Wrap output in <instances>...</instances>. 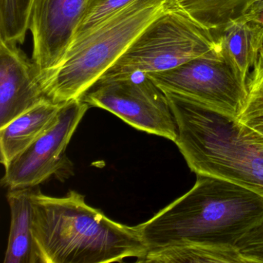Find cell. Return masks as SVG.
Listing matches in <instances>:
<instances>
[{
  "mask_svg": "<svg viewBox=\"0 0 263 263\" xmlns=\"http://www.w3.org/2000/svg\"><path fill=\"white\" fill-rule=\"evenodd\" d=\"M262 224V196L231 181L198 174L187 193L135 227L149 251L184 243L238 249Z\"/></svg>",
  "mask_w": 263,
  "mask_h": 263,
  "instance_id": "obj_1",
  "label": "cell"
},
{
  "mask_svg": "<svg viewBox=\"0 0 263 263\" xmlns=\"http://www.w3.org/2000/svg\"><path fill=\"white\" fill-rule=\"evenodd\" d=\"M32 204L41 263L121 262L147 253L135 226L110 219L75 191L58 198L33 189Z\"/></svg>",
  "mask_w": 263,
  "mask_h": 263,
  "instance_id": "obj_2",
  "label": "cell"
},
{
  "mask_svg": "<svg viewBox=\"0 0 263 263\" xmlns=\"http://www.w3.org/2000/svg\"><path fill=\"white\" fill-rule=\"evenodd\" d=\"M175 116V141L196 175H210L263 197V143L239 120L164 92Z\"/></svg>",
  "mask_w": 263,
  "mask_h": 263,
  "instance_id": "obj_3",
  "label": "cell"
},
{
  "mask_svg": "<svg viewBox=\"0 0 263 263\" xmlns=\"http://www.w3.org/2000/svg\"><path fill=\"white\" fill-rule=\"evenodd\" d=\"M178 0H135L70 44L61 62L43 78L53 102L83 95L122 56L143 30Z\"/></svg>",
  "mask_w": 263,
  "mask_h": 263,
  "instance_id": "obj_4",
  "label": "cell"
},
{
  "mask_svg": "<svg viewBox=\"0 0 263 263\" xmlns=\"http://www.w3.org/2000/svg\"><path fill=\"white\" fill-rule=\"evenodd\" d=\"M216 48L212 30L178 3L155 18L104 75L166 71Z\"/></svg>",
  "mask_w": 263,
  "mask_h": 263,
  "instance_id": "obj_5",
  "label": "cell"
},
{
  "mask_svg": "<svg viewBox=\"0 0 263 263\" xmlns=\"http://www.w3.org/2000/svg\"><path fill=\"white\" fill-rule=\"evenodd\" d=\"M138 130L175 142L178 127L168 99L148 73L104 75L81 98Z\"/></svg>",
  "mask_w": 263,
  "mask_h": 263,
  "instance_id": "obj_6",
  "label": "cell"
},
{
  "mask_svg": "<svg viewBox=\"0 0 263 263\" xmlns=\"http://www.w3.org/2000/svg\"><path fill=\"white\" fill-rule=\"evenodd\" d=\"M148 74L163 91L208 106L237 119L249 99L247 84L234 73L218 47L172 70Z\"/></svg>",
  "mask_w": 263,
  "mask_h": 263,
  "instance_id": "obj_7",
  "label": "cell"
},
{
  "mask_svg": "<svg viewBox=\"0 0 263 263\" xmlns=\"http://www.w3.org/2000/svg\"><path fill=\"white\" fill-rule=\"evenodd\" d=\"M89 107L81 99L64 103L51 127L6 166L2 185L9 190L35 187L53 176L64 181L73 175L66 150Z\"/></svg>",
  "mask_w": 263,
  "mask_h": 263,
  "instance_id": "obj_8",
  "label": "cell"
},
{
  "mask_svg": "<svg viewBox=\"0 0 263 263\" xmlns=\"http://www.w3.org/2000/svg\"><path fill=\"white\" fill-rule=\"evenodd\" d=\"M85 0H31L29 30L33 40L32 59L41 79L54 68L73 42Z\"/></svg>",
  "mask_w": 263,
  "mask_h": 263,
  "instance_id": "obj_9",
  "label": "cell"
},
{
  "mask_svg": "<svg viewBox=\"0 0 263 263\" xmlns=\"http://www.w3.org/2000/svg\"><path fill=\"white\" fill-rule=\"evenodd\" d=\"M47 101L33 59L18 44L0 41V127Z\"/></svg>",
  "mask_w": 263,
  "mask_h": 263,
  "instance_id": "obj_10",
  "label": "cell"
},
{
  "mask_svg": "<svg viewBox=\"0 0 263 263\" xmlns=\"http://www.w3.org/2000/svg\"><path fill=\"white\" fill-rule=\"evenodd\" d=\"M212 31L218 51L236 76L247 84L263 51V26L239 18Z\"/></svg>",
  "mask_w": 263,
  "mask_h": 263,
  "instance_id": "obj_11",
  "label": "cell"
},
{
  "mask_svg": "<svg viewBox=\"0 0 263 263\" xmlns=\"http://www.w3.org/2000/svg\"><path fill=\"white\" fill-rule=\"evenodd\" d=\"M64 104L45 101L0 127V158L4 167L51 127Z\"/></svg>",
  "mask_w": 263,
  "mask_h": 263,
  "instance_id": "obj_12",
  "label": "cell"
},
{
  "mask_svg": "<svg viewBox=\"0 0 263 263\" xmlns=\"http://www.w3.org/2000/svg\"><path fill=\"white\" fill-rule=\"evenodd\" d=\"M33 187L10 189V234L4 263H41L33 233Z\"/></svg>",
  "mask_w": 263,
  "mask_h": 263,
  "instance_id": "obj_13",
  "label": "cell"
},
{
  "mask_svg": "<svg viewBox=\"0 0 263 263\" xmlns=\"http://www.w3.org/2000/svg\"><path fill=\"white\" fill-rule=\"evenodd\" d=\"M137 262L247 263L238 249L201 243H184L147 251Z\"/></svg>",
  "mask_w": 263,
  "mask_h": 263,
  "instance_id": "obj_14",
  "label": "cell"
},
{
  "mask_svg": "<svg viewBox=\"0 0 263 263\" xmlns=\"http://www.w3.org/2000/svg\"><path fill=\"white\" fill-rule=\"evenodd\" d=\"M258 0H178L197 21L212 30L244 16Z\"/></svg>",
  "mask_w": 263,
  "mask_h": 263,
  "instance_id": "obj_15",
  "label": "cell"
},
{
  "mask_svg": "<svg viewBox=\"0 0 263 263\" xmlns=\"http://www.w3.org/2000/svg\"><path fill=\"white\" fill-rule=\"evenodd\" d=\"M133 1L135 0H85L82 19L73 41L81 37Z\"/></svg>",
  "mask_w": 263,
  "mask_h": 263,
  "instance_id": "obj_16",
  "label": "cell"
},
{
  "mask_svg": "<svg viewBox=\"0 0 263 263\" xmlns=\"http://www.w3.org/2000/svg\"><path fill=\"white\" fill-rule=\"evenodd\" d=\"M238 120L263 143V95L249 97Z\"/></svg>",
  "mask_w": 263,
  "mask_h": 263,
  "instance_id": "obj_17",
  "label": "cell"
},
{
  "mask_svg": "<svg viewBox=\"0 0 263 263\" xmlns=\"http://www.w3.org/2000/svg\"><path fill=\"white\" fill-rule=\"evenodd\" d=\"M238 249L247 263H263V224L241 241Z\"/></svg>",
  "mask_w": 263,
  "mask_h": 263,
  "instance_id": "obj_18",
  "label": "cell"
},
{
  "mask_svg": "<svg viewBox=\"0 0 263 263\" xmlns=\"http://www.w3.org/2000/svg\"><path fill=\"white\" fill-rule=\"evenodd\" d=\"M249 97L263 95V51L248 78Z\"/></svg>",
  "mask_w": 263,
  "mask_h": 263,
  "instance_id": "obj_19",
  "label": "cell"
},
{
  "mask_svg": "<svg viewBox=\"0 0 263 263\" xmlns=\"http://www.w3.org/2000/svg\"><path fill=\"white\" fill-rule=\"evenodd\" d=\"M241 18L263 26V0L256 1Z\"/></svg>",
  "mask_w": 263,
  "mask_h": 263,
  "instance_id": "obj_20",
  "label": "cell"
}]
</instances>
